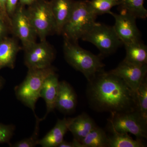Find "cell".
Segmentation results:
<instances>
[{
  "label": "cell",
  "mask_w": 147,
  "mask_h": 147,
  "mask_svg": "<svg viewBox=\"0 0 147 147\" xmlns=\"http://www.w3.org/2000/svg\"><path fill=\"white\" fill-rule=\"evenodd\" d=\"M88 82L87 96L96 111L117 114L138 110L136 92L110 71L102 70Z\"/></svg>",
  "instance_id": "6da1fadb"
},
{
  "label": "cell",
  "mask_w": 147,
  "mask_h": 147,
  "mask_svg": "<svg viewBox=\"0 0 147 147\" xmlns=\"http://www.w3.org/2000/svg\"><path fill=\"white\" fill-rule=\"evenodd\" d=\"M63 53L66 61L76 70L82 72L88 82L104 67L100 57L82 48L78 43L64 38Z\"/></svg>",
  "instance_id": "7a4b0ae2"
},
{
  "label": "cell",
  "mask_w": 147,
  "mask_h": 147,
  "mask_svg": "<svg viewBox=\"0 0 147 147\" xmlns=\"http://www.w3.org/2000/svg\"><path fill=\"white\" fill-rule=\"evenodd\" d=\"M97 16L90 7L88 0L75 1L71 16L61 34L64 38L78 43L79 40L96 22Z\"/></svg>",
  "instance_id": "3957f363"
},
{
  "label": "cell",
  "mask_w": 147,
  "mask_h": 147,
  "mask_svg": "<svg viewBox=\"0 0 147 147\" xmlns=\"http://www.w3.org/2000/svg\"><path fill=\"white\" fill-rule=\"evenodd\" d=\"M56 69L51 65L44 68L28 69L26 78L15 88L18 100L34 113L36 103L40 97V92L46 78L56 72Z\"/></svg>",
  "instance_id": "277c9868"
},
{
  "label": "cell",
  "mask_w": 147,
  "mask_h": 147,
  "mask_svg": "<svg viewBox=\"0 0 147 147\" xmlns=\"http://www.w3.org/2000/svg\"><path fill=\"white\" fill-rule=\"evenodd\" d=\"M26 11L40 41L46 40L48 36L56 33V24L50 1L35 0L28 6Z\"/></svg>",
  "instance_id": "5b68a950"
},
{
  "label": "cell",
  "mask_w": 147,
  "mask_h": 147,
  "mask_svg": "<svg viewBox=\"0 0 147 147\" xmlns=\"http://www.w3.org/2000/svg\"><path fill=\"white\" fill-rule=\"evenodd\" d=\"M81 39L94 45L104 55L112 54L123 44L113 27L97 22L87 31Z\"/></svg>",
  "instance_id": "8992f818"
},
{
  "label": "cell",
  "mask_w": 147,
  "mask_h": 147,
  "mask_svg": "<svg viewBox=\"0 0 147 147\" xmlns=\"http://www.w3.org/2000/svg\"><path fill=\"white\" fill-rule=\"evenodd\" d=\"M109 127L120 133H131L137 139H147V120L137 110L125 113H111Z\"/></svg>",
  "instance_id": "52a82bcc"
},
{
  "label": "cell",
  "mask_w": 147,
  "mask_h": 147,
  "mask_svg": "<svg viewBox=\"0 0 147 147\" xmlns=\"http://www.w3.org/2000/svg\"><path fill=\"white\" fill-rule=\"evenodd\" d=\"M11 31L21 40L24 51L36 42L37 35L27 14L26 6L18 3L11 18Z\"/></svg>",
  "instance_id": "ba28073f"
},
{
  "label": "cell",
  "mask_w": 147,
  "mask_h": 147,
  "mask_svg": "<svg viewBox=\"0 0 147 147\" xmlns=\"http://www.w3.org/2000/svg\"><path fill=\"white\" fill-rule=\"evenodd\" d=\"M24 51V63L28 69L49 67L56 55L54 48L47 40L36 42Z\"/></svg>",
  "instance_id": "9c48e42d"
},
{
  "label": "cell",
  "mask_w": 147,
  "mask_h": 147,
  "mask_svg": "<svg viewBox=\"0 0 147 147\" xmlns=\"http://www.w3.org/2000/svg\"><path fill=\"white\" fill-rule=\"evenodd\" d=\"M110 14L115 18L113 28L123 44L125 45L141 40V34L136 24L137 18L124 11H121L119 14L111 11Z\"/></svg>",
  "instance_id": "30bf717a"
},
{
  "label": "cell",
  "mask_w": 147,
  "mask_h": 147,
  "mask_svg": "<svg viewBox=\"0 0 147 147\" xmlns=\"http://www.w3.org/2000/svg\"><path fill=\"white\" fill-rule=\"evenodd\" d=\"M110 71L121 78L132 90L136 92L146 78L147 66L134 64L123 60L116 68Z\"/></svg>",
  "instance_id": "8fae6325"
},
{
  "label": "cell",
  "mask_w": 147,
  "mask_h": 147,
  "mask_svg": "<svg viewBox=\"0 0 147 147\" xmlns=\"http://www.w3.org/2000/svg\"><path fill=\"white\" fill-rule=\"evenodd\" d=\"M51 9L56 24V34H62L65 25L71 16L74 0H51Z\"/></svg>",
  "instance_id": "7c38bea8"
},
{
  "label": "cell",
  "mask_w": 147,
  "mask_h": 147,
  "mask_svg": "<svg viewBox=\"0 0 147 147\" xmlns=\"http://www.w3.org/2000/svg\"><path fill=\"white\" fill-rule=\"evenodd\" d=\"M76 103V95L72 87L65 81L59 82L55 108L62 113L69 114L75 110Z\"/></svg>",
  "instance_id": "4fadbf2b"
},
{
  "label": "cell",
  "mask_w": 147,
  "mask_h": 147,
  "mask_svg": "<svg viewBox=\"0 0 147 147\" xmlns=\"http://www.w3.org/2000/svg\"><path fill=\"white\" fill-rule=\"evenodd\" d=\"M59 83V77L56 72L51 74L46 78L42 85L40 92V97L45 100L47 112L42 121L46 118L49 113L52 112L56 107Z\"/></svg>",
  "instance_id": "5bb4252c"
},
{
  "label": "cell",
  "mask_w": 147,
  "mask_h": 147,
  "mask_svg": "<svg viewBox=\"0 0 147 147\" xmlns=\"http://www.w3.org/2000/svg\"><path fill=\"white\" fill-rule=\"evenodd\" d=\"M97 126L94 121L86 113L73 118H69L68 130L74 139L81 142L92 129Z\"/></svg>",
  "instance_id": "9a60e30c"
},
{
  "label": "cell",
  "mask_w": 147,
  "mask_h": 147,
  "mask_svg": "<svg viewBox=\"0 0 147 147\" xmlns=\"http://www.w3.org/2000/svg\"><path fill=\"white\" fill-rule=\"evenodd\" d=\"M21 49L13 38L7 36L0 41V70L5 67L14 68L16 56Z\"/></svg>",
  "instance_id": "2e32d148"
},
{
  "label": "cell",
  "mask_w": 147,
  "mask_h": 147,
  "mask_svg": "<svg viewBox=\"0 0 147 147\" xmlns=\"http://www.w3.org/2000/svg\"><path fill=\"white\" fill-rule=\"evenodd\" d=\"M69 118L58 119L55 127L45 137L38 141V145L42 147H56L63 141L64 137L68 131Z\"/></svg>",
  "instance_id": "e0dca14e"
},
{
  "label": "cell",
  "mask_w": 147,
  "mask_h": 147,
  "mask_svg": "<svg viewBox=\"0 0 147 147\" xmlns=\"http://www.w3.org/2000/svg\"><path fill=\"white\" fill-rule=\"evenodd\" d=\"M124 45L126 51L125 61L138 65H147V47L141 40Z\"/></svg>",
  "instance_id": "ac0fdd59"
},
{
  "label": "cell",
  "mask_w": 147,
  "mask_h": 147,
  "mask_svg": "<svg viewBox=\"0 0 147 147\" xmlns=\"http://www.w3.org/2000/svg\"><path fill=\"white\" fill-rule=\"evenodd\" d=\"M112 135L108 137V147H145L146 144L143 139L134 140L128 133H120L110 129Z\"/></svg>",
  "instance_id": "d6986e66"
},
{
  "label": "cell",
  "mask_w": 147,
  "mask_h": 147,
  "mask_svg": "<svg viewBox=\"0 0 147 147\" xmlns=\"http://www.w3.org/2000/svg\"><path fill=\"white\" fill-rule=\"evenodd\" d=\"M108 137L103 129L96 126L82 140L83 147H108Z\"/></svg>",
  "instance_id": "ffe728a7"
},
{
  "label": "cell",
  "mask_w": 147,
  "mask_h": 147,
  "mask_svg": "<svg viewBox=\"0 0 147 147\" xmlns=\"http://www.w3.org/2000/svg\"><path fill=\"white\" fill-rule=\"evenodd\" d=\"M121 10L126 11L136 18L146 19L147 10L144 6V0H118Z\"/></svg>",
  "instance_id": "44dd1931"
},
{
  "label": "cell",
  "mask_w": 147,
  "mask_h": 147,
  "mask_svg": "<svg viewBox=\"0 0 147 147\" xmlns=\"http://www.w3.org/2000/svg\"><path fill=\"white\" fill-rule=\"evenodd\" d=\"M89 5L97 16L109 13L111 9L119 5L118 0H91L88 1Z\"/></svg>",
  "instance_id": "7402d4cb"
},
{
  "label": "cell",
  "mask_w": 147,
  "mask_h": 147,
  "mask_svg": "<svg viewBox=\"0 0 147 147\" xmlns=\"http://www.w3.org/2000/svg\"><path fill=\"white\" fill-rule=\"evenodd\" d=\"M137 109L144 118L147 120V82L146 78L136 92Z\"/></svg>",
  "instance_id": "603a6c76"
},
{
  "label": "cell",
  "mask_w": 147,
  "mask_h": 147,
  "mask_svg": "<svg viewBox=\"0 0 147 147\" xmlns=\"http://www.w3.org/2000/svg\"><path fill=\"white\" fill-rule=\"evenodd\" d=\"M36 119L35 127L34 131L31 137L29 138L23 139L19 142H17L13 145L11 144V147H34L38 145V134L39 131V124L42 121L41 119L38 117L37 116L34 114Z\"/></svg>",
  "instance_id": "cb8c5ba5"
},
{
  "label": "cell",
  "mask_w": 147,
  "mask_h": 147,
  "mask_svg": "<svg viewBox=\"0 0 147 147\" xmlns=\"http://www.w3.org/2000/svg\"><path fill=\"white\" fill-rule=\"evenodd\" d=\"M14 130L13 125L0 123V144L6 143L10 145Z\"/></svg>",
  "instance_id": "d4e9b609"
},
{
  "label": "cell",
  "mask_w": 147,
  "mask_h": 147,
  "mask_svg": "<svg viewBox=\"0 0 147 147\" xmlns=\"http://www.w3.org/2000/svg\"><path fill=\"white\" fill-rule=\"evenodd\" d=\"M7 0H0V17L4 21L11 31V19L7 14L6 11Z\"/></svg>",
  "instance_id": "484cf974"
},
{
  "label": "cell",
  "mask_w": 147,
  "mask_h": 147,
  "mask_svg": "<svg viewBox=\"0 0 147 147\" xmlns=\"http://www.w3.org/2000/svg\"><path fill=\"white\" fill-rule=\"evenodd\" d=\"M19 0H7L6 3V11L7 14L10 18L15 13Z\"/></svg>",
  "instance_id": "4316f807"
},
{
  "label": "cell",
  "mask_w": 147,
  "mask_h": 147,
  "mask_svg": "<svg viewBox=\"0 0 147 147\" xmlns=\"http://www.w3.org/2000/svg\"><path fill=\"white\" fill-rule=\"evenodd\" d=\"M9 32L11 31L8 26L0 17V41L7 37Z\"/></svg>",
  "instance_id": "83f0119b"
},
{
  "label": "cell",
  "mask_w": 147,
  "mask_h": 147,
  "mask_svg": "<svg viewBox=\"0 0 147 147\" xmlns=\"http://www.w3.org/2000/svg\"><path fill=\"white\" fill-rule=\"evenodd\" d=\"M58 147H83L81 142L74 139L72 142H67L63 140Z\"/></svg>",
  "instance_id": "f1b7e54d"
},
{
  "label": "cell",
  "mask_w": 147,
  "mask_h": 147,
  "mask_svg": "<svg viewBox=\"0 0 147 147\" xmlns=\"http://www.w3.org/2000/svg\"><path fill=\"white\" fill-rule=\"evenodd\" d=\"M35 1V0H19V3L22 5L28 6L34 2Z\"/></svg>",
  "instance_id": "f546056e"
},
{
  "label": "cell",
  "mask_w": 147,
  "mask_h": 147,
  "mask_svg": "<svg viewBox=\"0 0 147 147\" xmlns=\"http://www.w3.org/2000/svg\"><path fill=\"white\" fill-rule=\"evenodd\" d=\"M5 84V81L4 79L1 76H0V91L3 88Z\"/></svg>",
  "instance_id": "4dcf8cb0"
}]
</instances>
